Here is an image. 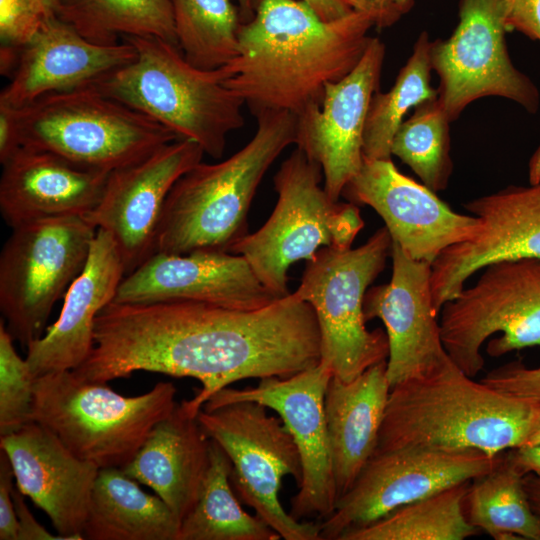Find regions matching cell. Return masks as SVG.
I'll use <instances>...</instances> for the list:
<instances>
[{
    "mask_svg": "<svg viewBox=\"0 0 540 540\" xmlns=\"http://www.w3.org/2000/svg\"><path fill=\"white\" fill-rule=\"evenodd\" d=\"M440 310V334L451 360L474 378L484 367L481 348L491 357L540 346V259L502 260L484 267Z\"/></svg>",
    "mask_w": 540,
    "mask_h": 540,
    "instance_id": "obj_10",
    "label": "cell"
},
{
    "mask_svg": "<svg viewBox=\"0 0 540 540\" xmlns=\"http://www.w3.org/2000/svg\"><path fill=\"white\" fill-rule=\"evenodd\" d=\"M414 6V0H377L375 27L386 28L397 22Z\"/></svg>",
    "mask_w": 540,
    "mask_h": 540,
    "instance_id": "obj_44",
    "label": "cell"
},
{
    "mask_svg": "<svg viewBox=\"0 0 540 540\" xmlns=\"http://www.w3.org/2000/svg\"><path fill=\"white\" fill-rule=\"evenodd\" d=\"M135 57L136 50L127 40L95 44L52 15L20 48L17 67L1 91L0 103L21 108L50 93L93 85Z\"/></svg>",
    "mask_w": 540,
    "mask_h": 540,
    "instance_id": "obj_23",
    "label": "cell"
},
{
    "mask_svg": "<svg viewBox=\"0 0 540 540\" xmlns=\"http://www.w3.org/2000/svg\"><path fill=\"white\" fill-rule=\"evenodd\" d=\"M375 26L372 14L325 21L299 0H262L239 31L238 55L226 86L254 116L285 110L296 116L321 104L324 89L359 63Z\"/></svg>",
    "mask_w": 540,
    "mask_h": 540,
    "instance_id": "obj_2",
    "label": "cell"
},
{
    "mask_svg": "<svg viewBox=\"0 0 540 540\" xmlns=\"http://www.w3.org/2000/svg\"><path fill=\"white\" fill-rule=\"evenodd\" d=\"M2 167L0 210L11 228L50 218L87 216L99 203L110 174L24 146Z\"/></svg>",
    "mask_w": 540,
    "mask_h": 540,
    "instance_id": "obj_25",
    "label": "cell"
},
{
    "mask_svg": "<svg viewBox=\"0 0 540 540\" xmlns=\"http://www.w3.org/2000/svg\"><path fill=\"white\" fill-rule=\"evenodd\" d=\"M14 472L6 453L0 451V539L17 540L18 519L13 500Z\"/></svg>",
    "mask_w": 540,
    "mask_h": 540,
    "instance_id": "obj_39",
    "label": "cell"
},
{
    "mask_svg": "<svg viewBox=\"0 0 540 540\" xmlns=\"http://www.w3.org/2000/svg\"><path fill=\"white\" fill-rule=\"evenodd\" d=\"M392 276L369 287L366 321L378 318L388 338L386 372L392 386L425 375L450 359L442 343L431 291V264L408 257L392 242Z\"/></svg>",
    "mask_w": 540,
    "mask_h": 540,
    "instance_id": "obj_20",
    "label": "cell"
},
{
    "mask_svg": "<svg viewBox=\"0 0 540 540\" xmlns=\"http://www.w3.org/2000/svg\"><path fill=\"white\" fill-rule=\"evenodd\" d=\"M97 229L84 217L12 228L0 255V310L23 346L43 336L55 303L86 265Z\"/></svg>",
    "mask_w": 540,
    "mask_h": 540,
    "instance_id": "obj_12",
    "label": "cell"
},
{
    "mask_svg": "<svg viewBox=\"0 0 540 540\" xmlns=\"http://www.w3.org/2000/svg\"><path fill=\"white\" fill-rule=\"evenodd\" d=\"M523 477L503 453L490 472L470 482L464 502L468 522L495 540H540V517L530 505Z\"/></svg>",
    "mask_w": 540,
    "mask_h": 540,
    "instance_id": "obj_31",
    "label": "cell"
},
{
    "mask_svg": "<svg viewBox=\"0 0 540 540\" xmlns=\"http://www.w3.org/2000/svg\"><path fill=\"white\" fill-rule=\"evenodd\" d=\"M48 17L38 0H0L1 45L22 48Z\"/></svg>",
    "mask_w": 540,
    "mask_h": 540,
    "instance_id": "obj_37",
    "label": "cell"
},
{
    "mask_svg": "<svg viewBox=\"0 0 540 540\" xmlns=\"http://www.w3.org/2000/svg\"><path fill=\"white\" fill-rule=\"evenodd\" d=\"M125 275L113 237L97 229L86 265L67 290L58 319L27 347L25 359L35 378L74 370L87 359L94 345L96 318L114 300Z\"/></svg>",
    "mask_w": 540,
    "mask_h": 540,
    "instance_id": "obj_24",
    "label": "cell"
},
{
    "mask_svg": "<svg viewBox=\"0 0 540 540\" xmlns=\"http://www.w3.org/2000/svg\"><path fill=\"white\" fill-rule=\"evenodd\" d=\"M13 500L18 519L17 540H64L58 534H51L35 520L25 503L24 495L17 487L13 488Z\"/></svg>",
    "mask_w": 540,
    "mask_h": 540,
    "instance_id": "obj_41",
    "label": "cell"
},
{
    "mask_svg": "<svg viewBox=\"0 0 540 540\" xmlns=\"http://www.w3.org/2000/svg\"><path fill=\"white\" fill-rule=\"evenodd\" d=\"M19 491L50 518L64 540H83L99 468L75 456L49 429L32 421L0 438Z\"/></svg>",
    "mask_w": 540,
    "mask_h": 540,
    "instance_id": "obj_22",
    "label": "cell"
},
{
    "mask_svg": "<svg viewBox=\"0 0 540 540\" xmlns=\"http://www.w3.org/2000/svg\"><path fill=\"white\" fill-rule=\"evenodd\" d=\"M504 25L540 42V0H505Z\"/></svg>",
    "mask_w": 540,
    "mask_h": 540,
    "instance_id": "obj_40",
    "label": "cell"
},
{
    "mask_svg": "<svg viewBox=\"0 0 540 540\" xmlns=\"http://www.w3.org/2000/svg\"><path fill=\"white\" fill-rule=\"evenodd\" d=\"M479 220L476 234L446 248L431 264L434 309L454 298L487 265L511 259H540V182L509 185L464 204Z\"/></svg>",
    "mask_w": 540,
    "mask_h": 540,
    "instance_id": "obj_19",
    "label": "cell"
},
{
    "mask_svg": "<svg viewBox=\"0 0 540 540\" xmlns=\"http://www.w3.org/2000/svg\"><path fill=\"white\" fill-rule=\"evenodd\" d=\"M391 246L384 226L357 248L323 247L307 261L295 291L315 312L321 361L342 381H351L388 358L386 331L367 329L363 303L386 266Z\"/></svg>",
    "mask_w": 540,
    "mask_h": 540,
    "instance_id": "obj_9",
    "label": "cell"
},
{
    "mask_svg": "<svg viewBox=\"0 0 540 540\" xmlns=\"http://www.w3.org/2000/svg\"><path fill=\"white\" fill-rule=\"evenodd\" d=\"M278 299L242 255L201 251L154 253L123 278L113 301L194 300L254 310Z\"/></svg>",
    "mask_w": 540,
    "mask_h": 540,
    "instance_id": "obj_21",
    "label": "cell"
},
{
    "mask_svg": "<svg viewBox=\"0 0 540 540\" xmlns=\"http://www.w3.org/2000/svg\"><path fill=\"white\" fill-rule=\"evenodd\" d=\"M175 396L171 382L126 397L72 370L52 372L35 379L32 421L52 431L78 458L99 469H122L155 425L174 411Z\"/></svg>",
    "mask_w": 540,
    "mask_h": 540,
    "instance_id": "obj_6",
    "label": "cell"
},
{
    "mask_svg": "<svg viewBox=\"0 0 540 540\" xmlns=\"http://www.w3.org/2000/svg\"><path fill=\"white\" fill-rule=\"evenodd\" d=\"M180 522L121 468L99 469L82 531L87 540H178Z\"/></svg>",
    "mask_w": 540,
    "mask_h": 540,
    "instance_id": "obj_28",
    "label": "cell"
},
{
    "mask_svg": "<svg viewBox=\"0 0 540 540\" xmlns=\"http://www.w3.org/2000/svg\"><path fill=\"white\" fill-rule=\"evenodd\" d=\"M320 361L315 312L294 292L254 310L194 300L112 301L96 318L89 356L72 371L97 383L136 371L197 379L199 392L181 402L197 417L234 382L287 378Z\"/></svg>",
    "mask_w": 540,
    "mask_h": 540,
    "instance_id": "obj_1",
    "label": "cell"
},
{
    "mask_svg": "<svg viewBox=\"0 0 540 540\" xmlns=\"http://www.w3.org/2000/svg\"><path fill=\"white\" fill-rule=\"evenodd\" d=\"M204 154L197 142L177 139L109 174L99 203L84 218L96 229L111 234L126 275L154 254L167 196L177 180L202 161Z\"/></svg>",
    "mask_w": 540,
    "mask_h": 540,
    "instance_id": "obj_16",
    "label": "cell"
},
{
    "mask_svg": "<svg viewBox=\"0 0 540 540\" xmlns=\"http://www.w3.org/2000/svg\"><path fill=\"white\" fill-rule=\"evenodd\" d=\"M210 448L211 439L197 417L180 403L155 425L122 470L150 487L181 523L198 501L210 466Z\"/></svg>",
    "mask_w": 540,
    "mask_h": 540,
    "instance_id": "obj_26",
    "label": "cell"
},
{
    "mask_svg": "<svg viewBox=\"0 0 540 540\" xmlns=\"http://www.w3.org/2000/svg\"><path fill=\"white\" fill-rule=\"evenodd\" d=\"M35 377L13 337L0 322V436L17 432L32 422Z\"/></svg>",
    "mask_w": 540,
    "mask_h": 540,
    "instance_id": "obj_36",
    "label": "cell"
},
{
    "mask_svg": "<svg viewBox=\"0 0 540 540\" xmlns=\"http://www.w3.org/2000/svg\"><path fill=\"white\" fill-rule=\"evenodd\" d=\"M321 166L296 148L274 176L278 199L268 220L236 243L259 280L278 297L290 294L288 270L323 247L351 248L364 226L356 204L332 200Z\"/></svg>",
    "mask_w": 540,
    "mask_h": 540,
    "instance_id": "obj_8",
    "label": "cell"
},
{
    "mask_svg": "<svg viewBox=\"0 0 540 540\" xmlns=\"http://www.w3.org/2000/svg\"><path fill=\"white\" fill-rule=\"evenodd\" d=\"M504 13L505 0H460L453 33L431 41L438 98L451 121L470 103L487 96L511 100L530 113L539 108L538 88L509 56Z\"/></svg>",
    "mask_w": 540,
    "mask_h": 540,
    "instance_id": "obj_13",
    "label": "cell"
},
{
    "mask_svg": "<svg viewBox=\"0 0 540 540\" xmlns=\"http://www.w3.org/2000/svg\"><path fill=\"white\" fill-rule=\"evenodd\" d=\"M501 455L490 457L474 449L445 450L402 446L377 450L351 488L320 521L321 537L339 540L394 509L490 472Z\"/></svg>",
    "mask_w": 540,
    "mask_h": 540,
    "instance_id": "obj_14",
    "label": "cell"
},
{
    "mask_svg": "<svg viewBox=\"0 0 540 540\" xmlns=\"http://www.w3.org/2000/svg\"><path fill=\"white\" fill-rule=\"evenodd\" d=\"M387 360L351 381L332 376L325 394V417L338 499L353 485L374 454L391 390Z\"/></svg>",
    "mask_w": 540,
    "mask_h": 540,
    "instance_id": "obj_27",
    "label": "cell"
},
{
    "mask_svg": "<svg viewBox=\"0 0 540 540\" xmlns=\"http://www.w3.org/2000/svg\"><path fill=\"white\" fill-rule=\"evenodd\" d=\"M384 57V43L372 37L355 68L327 84L321 104L296 116V148L321 166L324 189L334 201L362 167L365 123L379 90Z\"/></svg>",
    "mask_w": 540,
    "mask_h": 540,
    "instance_id": "obj_18",
    "label": "cell"
},
{
    "mask_svg": "<svg viewBox=\"0 0 540 540\" xmlns=\"http://www.w3.org/2000/svg\"><path fill=\"white\" fill-rule=\"evenodd\" d=\"M342 196L374 209L392 242L408 257L432 264L448 247L472 238L479 220L455 212L436 192L401 173L391 158L366 159Z\"/></svg>",
    "mask_w": 540,
    "mask_h": 540,
    "instance_id": "obj_17",
    "label": "cell"
},
{
    "mask_svg": "<svg viewBox=\"0 0 540 540\" xmlns=\"http://www.w3.org/2000/svg\"><path fill=\"white\" fill-rule=\"evenodd\" d=\"M506 455L523 475L532 473L540 476V443L521 445L510 449Z\"/></svg>",
    "mask_w": 540,
    "mask_h": 540,
    "instance_id": "obj_43",
    "label": "cell"
},
{
    "mask_svg": "<svg viewBox=\"0 0 540 540\" xmlns=\"http://www.w3.org/2000/svg\"><path fill=\"white\" fill-rule=\"evenodd\" d=\"M21 147L17 109L0 103V162L6 161Z\"/></svg>",
    "mask_w": 540,
    "mask_h": 540,
    "instance_id": "obj_42",
    "label": "cell"
},
{
    "mask_svg": "<svg viewBox=\"0 0 540 540\" xmlns=\"http://www.w3.org/2000/svg\"><path fill=\"white\" fill-rule=\"evenodd\" d=\"M540 443V402H535V410L532 425L528 437L523 445Z\"/></svg>",
    "mask_w": 540,
    "mask_h": 540,
    "instance_id": "obj_48",
    "label": "cell"
},
{
    "mask_svg": "<svg viewBox=\"0 0 540 540\" xmlns=\"http://www.w3.org/2000/svg\"><path fill=\"white\" fill-rule=\"evenodd\" d=\"M17 109L21 146L111 173L180 139L95 86L44 95Z\"/></svg>",
    "mask_w": 540,
    "mask_h": 540,
    "instance_id": "obj_7",
    "label": "cell"
},
{
    "mask_svg": "<svg viewBox=\"0 0 540 540\" xmlns=\"http://www.w3.org/2000/svg\"><path fill=\"white\" fill-rule=\"evenodd\" d=\"M178 44L193 66L213 70L238 55L242 20L231 0H170Z\"/></svg>",
    "mask_w": 540,
    "mask_h": 540,
    "instance_id": "obj_34",
    "label": "cell"
},
{
    "mask_svg": "<svg viewBox=\"0 0 540 540\" xmlns=\"http://www.w3.org/2000/svg\"><path fill=\"white\" fill-rule=\"evenodd\" d=\"M523 482L530 505L540 517V476L528 473L524 475Z\"/></svg>",
    "mask_w": 540,
    "mask_h": 540,
    "instance_id": "obj_46",
    "label": "cell"
},
{
    "mask_svg": "<svg viewBox=\"0 0 540 540\" xmlns=\"http://www.w3.org/2000/svg\"><path fill=\"white\" fill-rule=\"evenodd\" d=\"M481 381L509 396L540 402V367L527 368L520 361L509 362L488 372Z\"/></svg>",
    "mask_w": 540,
    "mask_h": 540,
    "instance_id": "obj_38",
    "label": "cell"
},
{
    "mask_svg": "<svg viewBox=\"0 0 540 540\" xmlns=\"http://www.w3.org/2000/svg\"><path fill=\"white\" fill-rule=\"evenodd\" d=\"M332 376L330 367L320 361L287 378H263L258 385L244 389L226 387L202 407L210 410L232 402L252 401L279 415L297 446L302 465L298 492L288 511L298 521L326 519L338 500L324 408Z\"/></svg>",
    "mask_w": 540,
    "mask_h": 540,
    "instance_id": "obj_15",
    "label": "cell"
},
{
    "mask_svg": "<svg viewBox=\"0 0 540 540\" xmlns=\"http://www.w3.org/2000/svg\"><path fill=\"white\" fill-rule=\"evenodd\" d=\"M430 45L428 33L421 32L392 88L373 95L363 135L364 158H391V143L404 116L410 109L438 97L437 89L431 85Z\"/></svg>",
    "mask_w": 540,
    "mask_h": 540,
    "instance_id": "obj_33",
    "label": "cell"
},
{
    "mask_svg": "<svg viewBox=\"0 0 540 540\" xmlns=\"http://www.w3.org/2000/svg\"><path fill=\"white\" fill-rule=\"evenodd\" d=\"M123 39L136 57L93 86L221 158L227 135L244 125L245 102L225 84L228 67L197 68L178 47L157 37Z\"/></svg>",
    "mask_w": 540,
    "mask_h": 540,
    "instance_id": "obj_5",
    "label": "cell"
},
{
    "mask_svg": "<svg viewBox=\"0 0 540 540\" xmlns=\"http://www.w3.org/2000/svg\"><path fill=\"white\" fill-rule=\"evenodd\" d=\"M534 410L535 402L475 381L450 358L391 387L375 451L423 446L496 457L525 443Z\"/></svg>",
    "mask_w": 540,
    "mask_h": 540,
    "instance_id": "obj_3",
    "label": "cell"
},
{
    "mask_svg": "<svg viewBox=\"0 0 540 540\" xmlns=\"http://www.w3.org/2000/svg\"><path fill=\"white\" fill-rule=\"evenodd\" d=\"M451 122L438 97L427 100L402 122L391 143V155L408 165L436 193L448 187L453 170Z\"/></svg>",
    "mask_w": 540,
    "mask_h": 540,
    "instance_id": "obj_35",
    "label": "cell"
},
{
    "mask_svg": "<svg viewBox=\"0 0 540 540\" xmlns=\"http://www.w3.org/2000/svg\"><path fill=\"white\" fill-rule=\"evenodd\" d=\"M311 7L325 21L343 18L353 11L349 0H299Z\"/></svg>",
    "mask_w": 540,
    "mask_h": 540,
    "instance_id": "obj_45",
    "label": "cell"
},
{
    "mask_svg": "<svg viewBox=\"0 0 540 540\" xmlns=\"http://www.w3.org/2000/svg\"><path fill=\"white\" fill-rule=\"evenodd\" d=\"M55 15L95 44L157 37L179 48L170 0H57Z\"/></svg>",
    "mask_w": 540,
    "mask_h": 540,
    "instance_id": "obj_29",
    "label": "cell"
},
{
    "mask_svg": "<svg viewBox=\"0 0 540 540\" xmlns=\"http://www.w3.org/2000/svg\"><path fill=\"white\" fill-rule=\"evenodd\" d=\"M48 15H55L57 0H38Z\"/></svg>",
    "mask_w": 540,
    "mask_h": 540,
    "instance_id": "obj_50",
    "label": "cell"
},
{
    "mask_svg": "<svg viewBox=\"0 0 540 540\" xmlns=\"http://www.w3.org/2000/svg\"><path fill=\"white\" fill-rule=\"evenodd\" d=\"M232 464L211 440L210 466L198 501L181 522L178 540H279L280 535L256 514L241 507L231 483Z\"/></svg>",
    "mask_w": 540,
    "mask_h": 540,
    "instance_id": "obj_30",
    "label": "cell"
},
{
    "mask_svg": "<svg viewBox=\"0 0 540 540\" xmlns=\"http://www.w3.org/2000/svg\"><path fill=\"white\" fill-rule=\"evenodd\" d=\"M267 409L238 401L201 409L197 420L227 454L231 483L242 502L285 540H321L320 522L294 519L279 499L283 478L292 476L298 485L302 465L291 434Z\"/></svg>",
    "mask_w": 540,
    "mask_h": 540,
    "instance_id": "obj_11",
    "label": "cell"
},
{
    "mask_svg": "<svg viewBox=\"0 0 540 540\" xmlns=\"http://www.w3.org/2000/svg\"><path fill=\"white\" fill-rule=\"evenodd\" d=\"M257 130L238 152L216 164L198 163L170 190L154 253L229 252L249 232L248 213L265 173L295 144V114L263 111Z\"/></svg>",
    "mask_w": 540,
    "mask_h": 540,
    "instance_id": "obj_4",
    "label": "cell"
},
{
    "mask_svg": "<svg viewBox=\"0 0 540 540\" xmlns=\"http://www.w3.org/2000/svg\"><path fill=\"white\" fill-rule=\"evenodd\" d=\"M471 481L400 506L343 533L339 540H464L480 531L467 520L464 502Z\"/></svg>",
    "mask_w": 540,
    "mask_h": 540,
    "instance_id": "obj_32",
    "label": "cell"
},
{
    "mask_svg": "<svg viewBox=\"0 0 540 540\" xmlns=\"http://www.w3.org/2000/svg\"><path fill=\"white\" fill-rule=\"evenodd\" d=\"M355 11L366 12L373 15L374 20L377 13V0H349Z\"/></svg>",
    "mask_w": 540,
    "mask_h": 540,
    "instance_id": "obj_49",
    "label": "cell"
},
{
    "mask_svg": "<svg viewBox=\"0 0 540 540\" xmlns=\"http://www.w3.org/2000/svg\"><path fill=\"white\" fill-rule=\"evenodd\" d=\"M242 23L253 19L262 0H236Z\"/></svg>",
    "mask_w": 540,
    "mask_h": 540,
    "instance_id": "obj_47",
    "label": "cell"
}]
</instances>
